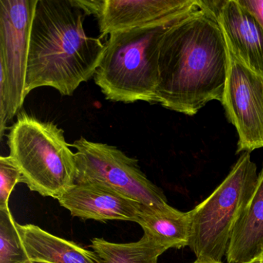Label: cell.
I'll list each match as a JSON object with an SVG mask.
<instances>
[{
    "label": "cell",
    "instance_id": "cell-6",
    "mask_svg": "<svg viewBox=\"0 0 263 263\" xmlns=\"http://www.w3.org/2000/svg\"><path fill=\"white\" fill-rule=\"evenodd\" d=\"M38 0H0V137L24 105L30 30Z\"/></svg>",
    "mask_w": 263,
    "mask_h": 263
},
{
    "label": "cell",
    "instance_id": "cell-17",
    "mask_svg": "<svg viewBox=\"0 0 263 263\" xmlns=\"http://www.w3.org/2000/svg\"><path fill=\"white\" fill-rule=\"evenodd\" d=\"M21 178V171L12 158L0 157V209H9L10 195Z\"/></svg>",
    "mask_w": 263,
    "mask_h": 263
},
{
    "label": "cell",
    "instance_id": "cell-2",
    "mask_svg": "<svg viewBox=\"0 0 263 263\" xmlns=\"http://www.w3.org/2000/svg\"><path fill=\"white\" fill-rule=\"evenodd\" d=\"M86 16L74 0H38L30 30L27 96L41 87L72 96L95 77L105 44L87 36Z\"/></svg>",
    "mask_w": 263,
    "mask_h": 263
},
{
    "label": "cell",
    "instance_id": "cell-1",
    "mask_svg": "<svg viewBox=\"0 0 263 263\" xmlns=\"http://www.w3.org/2000/svg\"><path fill=\"white\" fill-rule=\"evenodd\" d=\"M228 50L216 16L201 7L172 24L158 53L157 98L164 108L193 116L212 101L222 100Z\"/></svg>",
    "mask_w": 263,
    "mask_h": 263
},
{
    "label": "cell",
    "instance_id": "cell-4",
    "mask_svg": "<svg viewBox=\"0 0 263 263\" xmlns=\"http://www.w3.org/2000/svg\"><path fill=\"white\" fill-rule=\"evenodd\" d=\"M7 144L21 182L32 192L58 200L74 185L75 153L57 124L23 112L10 127Z\"/></svg>",
    "mask_w": 263,
    "mask_h": 263
},
{
    "label": "cell",
    "instance_id": "cell-9",
    "mask_svg": "<svg viewBox=\"0 0 263 263\" xmlns=\"http://www.w3.org/2000/svg\"><path fill=\"white\" fill-rule=\"evenodd\" d=\"M201 0H93L90 15L101 36L133 29L168 25L201 7Z\"/></svg>",
    "mask_w": 263,
    "mask_h": 263
},
{
    "label": "cell",
    "instance_id": "cell-11",
    "mask_svg": "<svg viewBox=\"0 0 263 263\" xmlns=\"http://www.w3.org/2000/svg\"><path fill=\"white\" fill-rule=\"evenodd\" d=\"M226 44L246 66L263 74V29L237 0L209 1Z\"/></svg>",
    "mask_w": 263,
    "mask_h": 263
},
{
    "label": "cell",
    "instance_id": "cell-19",
    "mask_svg": "<svg viewBox=\"0 0 263 263\" xmlns=\"http://www.w3.org/2000/svg\"><path fill=\"white\" fill-rule=\"evenodd\" d=\"M247 263H263V250L256 257L252 258Z\"/></svg>",
    "mask_w": 263,
    "mask_h": 263
},
{
    "label": "cell",
    "instance_id": "cell-3",
    "mask_svg": "<svg viewBox=\"0 0 263 263\" xmlns=\"http://www.w3.org/2000/svg\"><path fill=\"white\" fill-rule=\"evenodd\" d=\"M172 24L110 35L93 77L106 99L125 104L137 101L158 104L160 44Z\"/></svg>",
    "mask_w": 263,
    "mask_h": 263
},
{
    "label": "cell",
    "instance_id": "cell-15",
    "mask_svg": "<svg viewBox=\"0 0 263 263\" xmlns=\"http://www.w3.org/2000/svg\"><path fill=\"white\" fill-rule=\"evenodd\" d=\"M90 248L98 254L102 263H158L160 255L167 250L145 234L139 241L129 243L93 238Z\"/></svg>",
    "mask_w": 263,
    "mask_h": 263
},
{
    "label": "cell",
    "instance_id": "cell-5",
    "mask_svg": "<svg viewBox=\"0 0 263 263\" xmlns=\"http://www.w3.org/2000/svg\"><path fill=\"white\" fill-rule=\"evenodd\" d=\"M257 166L243 152L226 179L201 204L189 212V246L197 259L221 261L232 234L258 182Z\"/></svg>",
    "mask_w": 263,
    "mask_h": 263
},
{
    "label": "cell",
    "instance_id": "cell-13",
    "mask_svg": "<svg viewBox=\"0 0 263 263\" xmlns=\"http://www.w3.org/2000/svg\"><path fill=\"white\" fill-rule=\"evenodd\" d=\"M263 250V163L255 192L235 226L228 248L229 263H247Z\"/></svg>",
    "mask_w": 263,
    "mask_h": 263
},
{
    "label": "cell",
    "instance_id": "cell-7",
    "mask_svg": "<svg viewBox=\"0 0 263 263\" xmlns=\"http://www.w3.org/2000/svg\"><path fill=\"white\" fill-rule=\"evenodd\" d=\"M75 153L76 183H93L119 192L149 207L167 204L164 192L147 178L138 160L115 146L81 137L72 144Z\"/></svg>",
    "mask_w": 263,
    "mask_h": 263
},
{
    "label": "cell",
    "instance_id": "cell-8",
    "mask_svg": "<svg viewBox=\"0 0 263 263\" xmlns=\"http://www.w3.org/2000/svg\"><path fill=\"white\" fill-rule=\"evenodd\" d=\"M227 50V78L221 103L238 133L237 153H251L263 147V74L243 64L228 45Z\"/></svg>",
    "mask_w": 263,
    "mask_h": 263
},
{
    "label": "cell",
    "instance_id": "cell-16",
    "mask_svg": "<svg viewBox=\"0 0 263 263\" xmlns=\"http://www.w3.org/2000/svg\"><path fill=\"white\" fill-rule=\"evenodd\" d=\"M0 263H33L10 209H0Z\"/></svg>",
    "mask_w": 263,
    "mask_h": 263
},
{
    "label": "cell",
    "instance_id": "cell-20",
    "mask_svg": "<svg viewBox=\"0 0 263 263\" xmlns=\"http://www.w3.org/2000/svg\"><path fill=\"white\" fill-rule=\"evenodd\" d=\"M194 263H221V261H214V260H198L197 259L196 261Z\"/></svg>",
    "mask_w": 263,
    "mask_h": 263
},
{
    "label": "cell",
    "instance_id": "cell-14",
    "mask_svg": "<svg viewBox=\"0 0 263 263\" xmlns=\"http://www.w3.org/2000/svg\"><path fill=\"white\" fill-rule=\"evenodd\" d=\"M137 223L142 228L144 234L167 249L189 246L191 235L189 212H181L168 204L156 207L143 205Z\"/></svg>",
    "mask_w": 263,
    "mask_h": 263
},
{
    "label": "cell",
    "instance_id": "cell-10",
    "mask_svg": "<svg viewBox=\"0 0 263 263\" xmlns=\"http://www.w3.org/2000/svg\"><path fill=\"white\" fill-rule=\"evenodd\" d=\"M72 216L95 221L137 222L144 204L93 183H76L58 199Z\"/></svg>",
    "mask_w": 263,
    "mask_h": 263
},
{
    "label": "cell",
    "instance_id": "cell-18",
    "mask_svg": "<svg viewBox=\"0 0 263 263\" xmlns=\"http://www.w3.org/2000/svg\"><path fill=\"white\" fill-rule=\"evenodd\" d=\"M238 4L254 16L263 29V0H237Z\"/></svg>",
    "mask_w": 263,
    "mask_h": 263
},
{
    "label": "cell",
    "instance_id": "cell-12",
    "mask_svg": "<svg viewBox=\"0 0 263 263\" xmlns=\"http://www.w3.org/2000/svg\"><path fill=\"white\" fill-rule=\"evenodd\" d=\"M18 229L33 263H102L95 251L52 235L39 226L18 224Z\"/></svg>",
    "mask_w": 263,
    "mask_h": 263
}]
</instances>
